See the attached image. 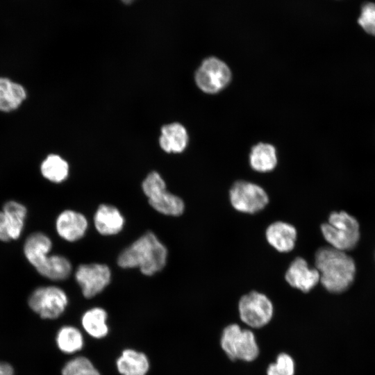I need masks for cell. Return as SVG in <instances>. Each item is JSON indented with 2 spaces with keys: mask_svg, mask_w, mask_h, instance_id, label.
Returning <instances> with one entry per match:
<instances>
[{
  "mask_svg": "<svg viewBox=\"0 0 375 375\" xmlns=\"http://www.w3.org/2000/svg\"><path fill=\"white\" fill-rule=\"evenodd\" d=\"M315 264L319 281L331 293L345 292L354 281L356 264L345 251L331 246L321 247L315 253Z\"/></svg>",
  "mask_w": 375,
  "mask_h": 375,
  "instance_id": "cell-1",
  "label": "cell"
},
{
  "mask_svg": "<svg viewBox=\"0 0 375 375\" xmlns=\"http://www.w3.org/2000/svg\"><path fill=\"white\" fill-rule=\"evenodd\" d=\"M167 258L166 247L152 232H147L119 256L117 263L122 268L138 267L146 276L162 270Z\"/></svg>",
  "mask_w": 375,
  "mask_h": 375,
  "instance_id": "cell-2",
  "label": "cell"
},
{
  "mask_svg": "<svg viewBox=\"0 0 375 375\" xmlns=\"http://www.w3.org/2000/svg\"><path fill=\"white\" fill-rule=\"evenodd\" d=\"M321 231L329 246L345 252L354 249L360 237L358 220L345 211L332 212Z\"/></svg>",
  "mask_w": 375,
  "mask_h": 375,
  "instance_id": "cell-3",
  "label": "cell"
},
{
  "mask_svg": "<svg viewBox=\"0 0 375 375\" xmlns=\"http://www.w3.org/2000/svg\"><path fill=\"white\" fill-rule=\"evenodd\" d=\"M220 344L226 355L232 360L251 362L259 354L254 333L249 329H242L237 324H229L224 328Z\"/></svg>",
  "mask_w": 375,
  "mask_h": 375,
  "instance_id": "cell-4",
  "label": "cell"
},
{
  "mask_svg": "<svg viewBox=\"0 0 375 375\" xmlns=\"http://www.w3.org/2000/svg\"><path fill=\"white\" fill-rule=\"evenodd\" d=\"M142 188L150 206L158 212L176 217L183 212V201L166 190L165 182L158 172H151L143 181Z\"/></svg>",
  "mask_w": 375,
  "mask_h": 375,
  "instance_id": "cell-5",
  "label": "cell"
},
{
  "mask_svg": "<svg viewBox=\"0 0 375 375\" xmlns=\"http://www.w3.org/2000/svg\"><path fill=\"white\" fill-rule=\"evenodd\" d=\"M238 310L242 322L253 328H260L271 321L274 307L265 294L251 291L240 298Z\"/></svg>",
  "mask_w": 375,
  "mask_h": 375,
  "instance_id": "cell-6",
  "label": "cell"
},
{
  "mask_svg": "<svg viewBox=\"0 0 375 375\" xmlns=\"http://www.w3.org/2000/svg\"><path fill=\"white\" fill-rule=\"evenodd\" d=\"M29 307L43 319L58 318L65 311L68 297L61 288L50 285L35 289L28 298Z\"/></svg>",
  "mask_w": 375,
  "mask_h": 375,
  "instance_id": "cell-7",
  "label": "cell"
},
{
  "mask_svg": "<svg viewBox=\"0 0 375 375\" xmlns=\"http://www.w3.org/2000/svg\"><path fill=\"white\" fill-rule=\"evenodd\" d=\"M230 201L238 211L253 214L262 210L269 202L265 190L260 185L246 181H238L229 191Z\"/></svg>",
  "mask_w": 375,
  "mask_h": 375,
  "instance_id": "cell-8",
  "label": "cell"
},
{
  "mask_svg": "<svg viewBox=\"0 0 375 375\" xmlns=\"http://www.w3.org/2000/svg\"><path fill=\"white\" fill-rule=\"evenodd\" d=\"M231 80L228 65L215 57L205 59L195 73V82L201 90L215 94L224 89Z\"/></svg>",
  "mask_w": 375,
  "mask_h": 375,
  "instance_id": "cell-9",
  "label": "cell"
},
{
  "mask_svg": "<svg viewBox=\"0 0 375 375\" xmlns=\"http://www.w3.org/2000/svg\"><path fill=\"white\" fill-rule=\"evenodd\" d=\"M110 268L104 264H83L75 272L76 281L88 299L101 292L110 283Z\"/></svg>",
  "mask_w": 375,
  "mask_h": 375,
  "instance_id": "cell-10",
  "label": "cell"
},
{
  "mask_svg": "<svg viewBox=\"0 0 375 375\" xmlns=\"http://www.w3.org/2000/svg\"><path fill=\"white\" fill-rule=\"evenodd\" d=\"M316 268H310L303 258H296L290 265L285 275L288 283L303 292H310L319 281Z\"/></svg>",
  "mask_w": 375,
  "mask_h": 375,
  "instance_id": "cell-11",
  "label": "cell"
},
{
  "mask_svg": "<svg viewBox=\"0 0 375 375\" xmlns=\"http://www.w3.org/2000/svg\"><path fill=\"white\" fill-rule=\"evenodd\" d=\"M88 220L81 213L72 210L60 212L56 222V228L60 238L68 242L82 238L88 229Z\"/></svg>",
  "mask_w": 375,
  "mask_h": 375,
  "instance_id": "cell-12",
  "label": "cell"
},
{
  "mask_svg": "<svg viewBox=\"0 0 375 375\" xmlns=\"http://www.w3.org/2000/svg\"><path fill=\"white\" fill-rule=\"evenodd\" d=\"M265 236L268 243L276 251L286 253L294 249L297 233L292 225L277 221L267 228Z\"/></svg>",
  "mask_w": 375,
  "mask_h": 375,
  "instance_id": "cell-13",
  "label": "cell"
},
{
  "mask_svg": "<svg viewBox=\"0 0 375 375\" xmlns=\"http://www.w3.org/2000/svg\"><path fill=\"white\" fill-rule=\"evenodd\" d=\"M97 231L103 235H112L119 233L124 224V218L115 206L101 204L94 216Z\"/></svg>",
  "mask_w": 375,
  "mask_h": 375,
  "instance_id": "cell-14",
  "label": "cell"
},
{
  "mask_svg": "<svg viewBox=\"0 0 375 375\" xmlns=\"http://www.w3.org/2000/svg\"><path fill=\"white\" fill-rule=\"evenodd\" d=\"M116 366L121 375H147L150 362L144 353L126 349L117 359Z\"/></svg>",
  "mask_w": 375,
  "mask_h": 375,
  "instance_id": "cell-15",
  "label": "cell"
},
{
  "mask_svg": "<svg viewBox=\"0 0 375 375\" xmlns=\"http://www.w3.org/2000/svg\"><path fill=\"white\" fill-rule=\"evenodd\" d=\"M51 248V239L43 233L35 232L26 239L24 253L28 262L37 268L49 256Z\"/></svg>",
  "mask_w": 375,
  "mask_h": 375,
  "instance_id": "cell-16",
  "label": "cell"
},
{
  "mask_svg": "<svg viewBox=\"0 0 375 375\" xmlns=\"http://www.w3.org/2000/svg\"><path fill=\"white\" fill-rule=\"evenodd\" d=\"M188 142L187 131L181 124L172 123L162 128L159 144L165 151L182 152L187 147Z\"/></svg>",
  "mask_w": 375,
  "mask_h": 375,
  "instance_id": "cell-17",
  "label": "cell"
},
{
  "mask_svg": "<svg viewBox=\"0 0 375 375\" xmlns=\"http://www.w3.org/2000/svg\"><path fill=\"white\" fill-rule=\"evenodd\" d=\"M107 320L106 311L102 308L94 307L83 313L81 317V325L90 336L95 339H101L105 338L109 332Z\"/></svg>",
  "mask_w": 375,
  "mask_h": 375,
  "instance_id": "cell-18",
  "label": "cell"
},
{
  "mask_svg": "<svg viewBox=\"0 0 375 375\" xmlns=\"http://www.w3.org/2000/svg\"><path fill=\"white\" fill-rule=\"evenodd\" d=\"M251 168L258 172L272 171L277 165L275 147L268 143L260 142L252 147L249 154Z\"/></svg>",
  "mask_w": 375,
  "mask_h": 375,
  "instance_id": "cell-19",
  "label": "cell"
},
{
  "mask_svg": "<svg viewBox=\"0 0 375 375\" xmlns=\"http://www.w3.org/2000/svg\"><path fill=\"white\" fill-rule=\"evenodd\" d=\"M42 276L53 281H62L69 277L72 272L70 261L61 255H49L35 268Z\"/></svg>",
  "mask_w": 375,
  "mask_h": 375,
  "instance_id": "cell-20",
  "label": "cell"
},
{
  "mask_svg": "<svg viewBox=\"0 0 375 375\" xmlns=\"http://www.w3.org/2000/svg\"><path fill=\"white\" fill-rule=\"evenodd\" d=\"M2 211L5 215L10 240L18 239L24 226L26 208L17 201H9L3 205Z\"/></svg>",
  "mask_w": 375,
  "mask_h": 375,
  "instance_id": "cell-21",
  "label": "cell"
},
{
  "mask_svg": "<svg viewBox=\"0 0 375 375\" xmlns=\"http://www.w3.org/2000/svg\"><path fill=\"white\" fill-rule=\"evenodd\" d=\"M26 98L24 88L8 78H0V110L16 109Z\"/></svg>",
  "mask_w": 375,
  "mask_h": 375,
  "instance_id": "cell-22",
  "label": "cell"
},
{
  "mask_svg": "<svg viewBox=\"0 0 375 375\" xmlns=\"http://www.w3.org/2000/svg\"><path fill=\"white\" fill-rule=\"evenodd\" d=\"M56 344L63 353H74L82 349L84 339L82 333L77 328L65 326L57 333Z\"/></svg>",
  "mask_w": 375,
  "mask_h": 375,
  "instance_id": "cell-23",
  "label": "cell"
},
{
  "mask_svg": "<svg viewBox=\"0 0 375 375\" xmlns=\"http://www.w3.org/2000/svg\"><path fill=\"white\" fill-rule=\"evenodd\" d=\"M40 169L45 178L56 183L65 181L69 173L67 162L55 154L49 155L42 163Z\"/></svg>",
  "mask_w": 375,
  "mask_h": 375,
  "instance_id": "cell-24",
  "label": "cell"
},
{
  "mask_svg": "<svg viewBox=\"0 0 375 375\" xmlns=\"http://www.w3.org/2000/svg\"><path fill=\"white\" fill-rule=\"evenodd\" d=\"M62 375H101L91 360L78 356L69 360L62 369Z\"/></svg>",
  "mask_w": 375,
  "mask_h": 375,
  "instance_id": "cell-25",
  "label": "cell"
},
{
  "mask_svg": "<svg viewBox=\"0 0 375 375\" xmlns=\"http://www.w3.org/2000/svg\"><path fill=\"white\" fill-rule=\"evenodd\" d=\"M294 361L286 353L278 354L276 362L271 363L267 369V375H294Z\"/></svg>",
  "mask_w": 375,
  "mask_h": 375,
  "instance_id": "cell-26",
  "label": "cell"
},
{
  "mask_svg": "<svg viewBox=\"0 0 375 375\" xmlns=\"http://www.w3.org/2000/svg\"><path fill=\"white\" fill-rule=\"evenodd\" d=\"M360 26L367 33L375 35V3H365L358 19Z\"/></svg>",
  "mask_w": 375,
  "mask_h": 375,
  "instance_id": "cell-27",
  "label": "cell"
},
{
  "mask_svg": "<svg viewBox=\"0 0 375 375\" xmlns=\"http://www.w3.org/2000/svg\"><path fill=\"white\" fill-rule=\"evenodd\" d=\"M0 240L3 242H8L10 240L6 217L3 211H0Z\"/></svg>",
  "mask_w": 375,
  "mask_h": 375,
  "instance_id": "cell-28",
  "label": "cell"
},
{
  "mask_svg": "<svg viewBox=\"0 0 375 375\" xmlns=\"http://www.w3.org/2000/svg\"><path fill=\"white\" fill-rule=\"evenodd\" d=\"M14 370L10 365L0 362V375H13Z\"/></svg>",
  "mask_w": 375,
  "mask_h": 375,
  "instance_id": "cell-29",
  "label": "cell"
},
{
  "mask_svg": "<svg viewBox=\"0 0 375 375\" xmlns=\"http://www.w3.org/2000/svg\"><path fill=\"white\" fill-rule=\"evenodd\" d=\"M121 1L126 4H129L133 2L135 0H121Z\"/></svg>",
  "mask_w": 375,
  "mask_h": 375,
  "instance_id": "cell-30",
  "label": "cell"
}]
</instances>
